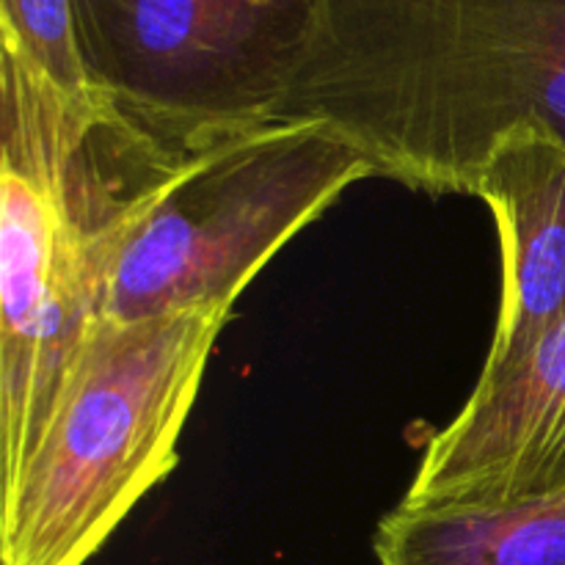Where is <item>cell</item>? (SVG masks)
Listing matches in <instances>:
<instances>
[{
    "label": "cell",
    "mask_w": 565,
    "mask_h": 565,
    "mask_svg": "<svg viewBox=\"0 0 565 565\" xmlns=\"http://www.w3.org/2000/svg\"><path fill=\"white\" fill-rule=\"evenodd\" d=\"M370 177L373 163L320 119L196 132L132 210L103 320L235 309L298 232Z\"/></svg>",
    "instance_id": "4"
},
{
    "label": "cell",
    "mask_w": 565,
    "mask_h": 565,
    "mask_svg": "<svg viewBox=\"0 0 565 565\" xmlns=\"http://www.w3.org/2000/svg\"><path fill=\"white\" fill-rule=\"evenodd\" d=\"M379 565H565V489L502 505L397 502L373 539Z\"/></svg>",
    "instance_id": "8"
},
{
    "label": "cell",
    "mask_w": 565,
    "mask_h": 565,
    "mask_svg": "<svg viewBox=\"0 0 565 565\" xmlns=\"http://www.w3.org/2000/svg\"><path fill=\"white\" fill-rule=\"evenodd\" d=\"M565 489V315L430 436L403 502L502 505Z\"/></svg>",
    "instance_id": "6"
},
{
    "label": "cell",
    "mask_w": 565,
    "mask_h": 565,
    "mask_svg": "<svg viewBox=\"0 0 565 565\" xmlns=\"http://www.w3.org/2000/svg\"><path fill=\"white\" fill-rule=\"evenodd\" d=\"M0 33H9L61 88L94 92L77 36L75 0H0Z\"/></svg>",
    "instance_id": "9"
},
{
    "label": "cell",
    "mask_w": 565,
    "mask_h": 565,
    "mask_svg": "<svg viewBox=\"0 0 565 565\" xmlns=\"http://www.w3.org/2000/svg\"><path fill=\"white\" fill-rule=\"evenodd\" d=\"M475 196L494 215L502 292L480 379L516 364L565 315V138L544 121L502 132Z\"/></svg>",
    "instance_id": "7"
},
{
    "label": "cell",
    "mask_w": 565,
    "mask_h": 565,
    "mask_svg": "<svg viewBox=\"0 0 565 565\" xmlns=\"http://www.w3.org/2000/svg\"><path fill=\"white\" fill-rule=\"evenodd\" d=\"M276 119H320L412 191H478L502 132L565 138V0H320Z\"/></svg>",
    "instance_id": "2"
},
{
    "label": "cell",
    "mask_w": 565,
    "mask_h": 565,
    "mask_svg": "<svg viewBox=\"0 0 565 565\" xmlns=\"http://www.w3.org/2000/svg\"><path fill=\"white\" fill-rule=\"evenodd\" d=\"M0 489L103 320L130 213L182 138L72 94L0 33Z\"/></svg>",
    "instance_id": "1"
},
{
    "label": "cell",
    "mask_w": 565,
    "mask_h": 565,
    "mask_svg": "<svg viewBox=\"0 0 565 565\" xmlns=\"http://www.w3.org/2000/svg\"><path fill=\"white\" fill-rule=\"evenodd\" d=\"M320 0H75L94 88L152 130L276 119Z\"/></svg>",
    "instance_id": "5"
},
{
    "label": "cell",
    "mask_w": 565,
    "mask_h": 565,
    "mask_svg": "<svg viewBox=\"0 0 565 565\" xmlns=\"http://www.w3.org/2000/svg\"><path fill=\"white\" fill-rule=\"evenodd\" d=\"M232 309L99 320L31 456L0 489V565H86L180 461Z\"/></svg>",
    "instance_id": "3"
}]
</instances>
